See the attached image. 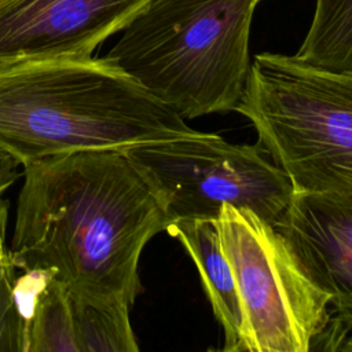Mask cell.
<instances>
[{"instance_id": "cell-15", "label": "cell", "mask_w": 352, "mask_h": 352, "mask_svg": "<svg viewBox=\"0 0 352 352\" xmlns=\"http://www.w3.org/2000/svg\"><path fill=\"white\" fill-rule=\"evenodd\" d=\"M338 351H349V352H352V331L344 338V341H342V344H341Z\"/></svg>"}, {"instance_id": "cell-3", "label": "cell", "mask_w": 352, "mask_h": 352, "mask_svg": "<svg viewBox=\"0 0 352 352\" xmlns=\"http://www.w3.org/2000/svg\"><path fill=\"white\" fill-rule=\"evenodd\" d=\"M260 0H151L104 55L183 118L235 110Z\"/></svg>"}, {"instance_id": "cell-9", "label": "cell", "mask_w": 352, "mask_h": 352, "mask_svg": "<svg viewBox=\"0 0 352 352\" xmlns=\"http://www.w3.org/2000/svg\"><path fill=\"white\" fill-rule=\"evenodd\" d=\"M166 232L186 248L199 272L212 311L224 333V352H242L245 318L239 290L223 250L216 219H188L169 224Z\"/></svg>"}, {"instance_id": "cell-14", "label": "cell", "mask_w": 352, "mask_h": 352, "mask_svg": "<svg viewBox=\"0 0 352 352\" xmlns=\"http://www.w3.org/2000/svg\"><path fill=\"white\" fill-rule=\"evenodd\" d=\"M19 160L0 146V197L19 177Z\"/></svg>"}, {"instance_id": "cell-1", "label": "cell", "mask_w": 352, "mask_h": 352, "mask_svg": "<svg viewBox=\"0 0 352 352\" xmlns=\"http://www.w3.org/2000/svg\"><path fill=\"white\" fill-rule=\"evenodd\" d=\"M170 220L124 150H87L23 166L11 254L16 268L132 307L139 258Z\"/></svg>"}, {"instance_id": "cell-12", "label": "cell", "mask_w": 352, "mask_h": 352, "mask_svg": "<svg viewBox=\"0 0 352 352\" xmlns=\"http://www.w3.org/2000/svg\"><path fill=\"white\" fill-rule=\"evenodd\" d=\"M26 352H76L70 292L52 276H44L28 316Z\"/></svg>"}, {"instance_id": "cell-6", "label": "cell", "mask_w": 352, "mask_h": 352, "mask_svg": "<svg viewBox=\"0 0 352 352\" xmlns=\"http://www.w3.org/2000/svg\"><path fill=\"white\" fill-rule=\"evenodd\" d=\"M216 220L243 309L242 352H308L331 316L329 296L275 226L228 204Z\"/></svg>"}, {"instance_id": "cell-4", "label": "cell", "mask_w": 352, "mask_h": 352, "mask_svg": "<svg viewBox=\"0 0 352 352\" xmlns=\"http://www.w3.org/2000/svg\"><path fill=\"white\" fill-rule=\"evenodd\" d=\"M235 111L297 192L352 195V73L261 52Z\"/></svg>"}, {"instance_id": "cell-7", "label": "cell", "mask_w": 352, "mask_h": 352, "mask_svg": "<svg viewBox=\"0 0 352 352\" xmlns=\"http://www.w3.org/2000/svg\"><path fill=\"white\" fill-rule=\"evenodd\" d=\"M151 0H0V66L81 58L121 32Z\"/></svg>"}, {"instance_id": "cell-10", "label": "cell", "mask_w": 352, "mask_h": 352, "mask_svg": "<svg viewBox=\"0 0 352 352\" xmlns=\"http://www.w3.org/2000/svg\"><path fill=\"white\" fill-rule=\"evenodd\" d=\"M69 292L76 352L139 351L129 322L131 307L120 301L92 298L70 289Z\"/></svg>"}, {"instance_id": "cell-5", "label": "cell", "mask_w": 352, "mask_h": 352, "mask_svg": "<svg viewBox=\"0 0 352 352\" xmlns=\"http://www.w3.org/2000/svg\"><path fill=\"white\" fill-rule=\"evenodd\" d=\"M161 201L170 223L217 219L223 205L249 209L276 226L294 194L289 176L263 146L232 144L198 132L124 150Z\"/></svg>"}, {"instance_id": "cell-13", "label": "cell", "mask_w": 352, "mask_h": 352, "mask_svg": "<svg viewBox=\"0 0 352 352\" xmlns=\"http://www.w3.org/2000/svg\"><path fill=\"white\" fill-rule=\"evenodd\" d=\"M8 201L0 197V352H26V322L16 297V265L7 245Z\"/></svg>"}, {"instance_id": "cell-2", "label": "cell", "mask_w": 352, "mask_h": 352, "mask_svg": "<svg viewBox=\"0 0 352 352\" xmlns=\"http://www.w3.org/2000/svg\"><path fill=\"white\" fill-rule=\"evenodd\" d=\"M184 118L106 56L0 66V146L21 165L191 136Z\"/></svg>"}, {"instance_id": "cell-8", "label": "cell", "mask_w": 352, "mask_h": 352, "mask_svg": "<svg viewBox=\"0 0 352 352\" xmlns=\"http://www.w3.org/2000/svg\"><path fill=\"white\" fill-rule=\"evenodd\" d=\"M308 278L352 331V195L297 192L275 226Z\"/></svg>"}, {"instance_id": "cell-11", "label": "cell", "mask_w": 352, "mask_h": 352, "mask_svg": "<svg viewBox=\"0 0 352 352\" xmlns=\"http://www.w3.org/2000/svg\"><path fill=\"white\" fill-rule=\"evenodd\" d=\"M296 56L322 69L352 73V0H316Z\"/></svg>"}]
</instances>
